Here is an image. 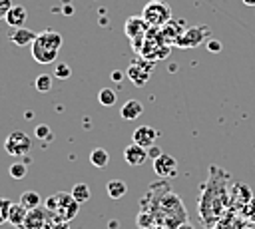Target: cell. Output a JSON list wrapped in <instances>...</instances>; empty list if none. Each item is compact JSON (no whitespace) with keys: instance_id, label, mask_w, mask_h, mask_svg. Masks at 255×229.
Segmentation results:
<instances>
[{"instance_id":"cell-1","label":"cell","mask_w":255,"mask_h":229,"mask_svg":"<svg viewBox=\"0 0 255 229\" xmlns=\"http://www.w3.org/2000/svg\"><path fill=\"white\" fill-rule=\"evenodd\" d=\"M229 173L219 165H209L207 181L201 185L197 213L205 227H213L229 211Z\"/></svg>"},{"instance_id":"cell-2","label":"cell","mask_w":255,"mask_h":229,"mask_svg":"<svg viewBox=\"0 0 255 229\" xmlns=\"http://www.w3.org/2000/svg\"><path fill=\"white\" fill-rule=\"evenodd\" d=\"M62 34L56 30H42L40 34H36V40L32 44V58L38 64H52L58 58V52L62 48Z\"/></svg>"},{"instance_id":"cell-3","label":"cell","mask_w":255,"mask_h":229,"mask_svg":"<svg viewBox=\"0 0 255 229\" xmlns=\"http://www.w3.org/2000/svg\"><path fill=\"white\" fill-rule=\"evenodd\" d=\"M44 205H46L48 211L54 213V217L58 221H70L80 211V203L72 197V193H66V191H58V193L50 195L44 201Z\"/></svg>"},{"instance_id":"cell-4","label":"cell","mask_w":255,"mask_h":229,"mask_svg":"<svg viewBox=\"0 0 255 229\" xmlns=\"http://www.w3.org/2000/svg\"><path fill=\"white\" fill-rule=\"evenodd\" d=\"M141 16L151 28H161L171 20V6L163 0H149L143 6Z\"/></svg>"},{"instance_id":"cell-5","label":"cell","mask_w":255,"mask_h":229,"mask_svg":"<svg viewBox=\"0 0 255 229\" xmlns=\"http://www.w3.org/2000/svg\"><path fill=\"white\" fill-rule=\"evenodd\" d=\"M58 219L52 211L46 209V205H40L36 209H30L20 229H52Z\"/></svg>"},{"instance_id":"cell-6","label":"cell","mask_w":255,"mask_h":229,"mask_svg":"<svg viewBox=\"0 0 255 229\" xmlns=\"http://www.w3.org/2000/svg\"><path fill=\"white\" fill-rule=\"evenodd\" d=\"M4 149L14 155V157H22V155H28L30 149H32V139L28 133L16 129L12 133H8V137L4 139Z\"/></svg>"},{"instance_id":"cell-7","label":"cell","mask_w":255,"mask_h":229,"mask_svg":"<svg viewBox=\"0 0 255 229\" xmlns=\"http://www.w3.org/2000/svg\"><path fill=\"white\" fill-rule=\"evenodd\" d=\"M251 199H253V191H251V187H249L247 183L235 181V183L229 187V211L239 213Z\"/></svg>"},{"instance_id":"cell-8","label":"cell","mask_w":255,"mask_h":229,"mask_svg":"<svg viewBox=\"0 0 255 229\" xmlns=\"http://www.w3.org/2000/svg\"><path fill=\"white\" fill-rule=\"evenodd\" d=\"M153 66H155V62H151V60L147 62L145 58H137V60H133V62L129 64L126 76H128L135 86H145V82L149 80V74H151Z\"/></svg>"},{"instance_id":"cell-9","label":"cell","mask_w":255,"mask_h":229,"mask_svg":"<svg viewBox=\"0 0 255 229\" xmlns=\"http://www.w3.org/2000/svg\"><path fill=\"white\" fill-rule=\"evenodd\" d=\"M207 36H209L207 26H189V28L183 30V34L179 36L175 46H179V48H195L201 42H207L209 40Z\"/></svg>"},{"instance_id":"cell-10","label":"cell","mask_w":255,"mask_h":229,"mask_svg":"<svg viewBox=\"0 0 255 229\" xmlns=\"http://www.w3.org/2000/svg\"><path fill=\"white\" fill-rule=\"evenodd\" d=\"M153 171L159 177H175L177 175V161L169 153H161L157 159H153Z\"/></svg>"},{"instance_id":"cell-11","label":"cell","mask_w":255,"mask_h":229,"mask_svg":"<svg viewBox=\"0 0 255 229\" xmlns=\"http://www.w3.org/2000/svg\"><path fill=\"white\" fill-rule=\"evenodd\" d=\"M151 30V26L143 20V16H131L126 20V26H124V32L129 40H135V38H141L145 36L147 32Z\"/></svg>"},{"instance_id":"cell-12","label":"cell","mask_w":255,"mask_h":229,"mask_svg":"<svg viewBox=\"0 0 255 229\" xmlns=\"http://www.w3.org/2000/svg\"><path fill=\"white\" fill-rule=\"evenodd\" d=\"M157 137H159V131L155 127H151V125H139V127H135V131L131 135L133 143H137V145H141L145 149L151 147Z\"/></svg>"},{"instance_id":"cell-13","label":"cell","mask_w":255,"mask_h":229,"mask_svg":"<svg viewBox=\"0 0 255 229\" xmlns=\"http://www.w3.org/2000/svg\"><path fill=\"white\" fill-rule=\"evenodd\" d=\"M147 149L145 147H141V145H137V143H129L126 149H124V159H126V163H129L131 167H139V165H143L145 161H147Z\"/></svg>"},{"instance_id":"cell-14","label":"cell","mask_w":255,"mask_h":229,"mask_svg":"<svg viewBox=\"0 0 255 229\" xmlns=\"http://www.w3.org/2000/svg\"><path fill=\"white\" fill-rule=\"evenodd\" d=\"M245 223H247V221H245L239 213H235V211H227V213L213 225V229H243Z\"/></svg>"},{"instance_id":"cell-15","label":"cell","mask_w":255,"mask_h":229,"mask_svg":"<svg viewBox=\"0 0 255 229\" xmlns=\"http://www.w3.org/2000/svg\"><path fill=\"white\" fill-rule=\"evenodd\" d=\"M10 40H12L14 46L24 48V46H32V44H34L36 34H34L32 30L24 28V26H22V28H12V32H10Z\"/></svg>"},{"instance_id":"cell-16","label":"cell","mask_w":255,"mask_h":229,"mask_svg":"<svg viewBox=\"0 0 255 229\" xmlns=\"http://www.w3.org/2000/svg\"><path fill=\"white\" fill-rule=\"evenodd\" d=\"M26 20H28V10L24 6H20V4L12 6L10 12L6 14V24L10 28H22L26 24Z\"/></svg>"},{"instance_id":"cell-17","label":"cell","mask_w":255,"mask_h":229,"mask_svg":"<svg viewBox=\"0 0 255 229\" xmlns=\"http://www.w3.org/2000/svg\"><path fill=\"white\" fill-rule=\"evenodd\" d=\"M141 112H143V106H141V102H137V100H128V102L120 108V115H122V119H126V121L137 119V117L141 115Z\"/></svg>"},{"instance_id":"cell-18","label":"cell","mask_w":255,"mask_h":229,"mask_svg":"<svg viewBox=\"0 0 255 229\" xmlns=\"http://www.w3.org/2000/svg\"><path fill=\"white\" fill-rule=\"evenodd\" d=\"M26 215H28V209H26L22 203H12L10 215H8V223L14 225L16 229H20L22 223H24V219H26Z\"/></svg>"},{"instance_id":"cell-19","label":"cell","mask_w":255,"mask_h":229,"mask_svg":"<svg viewBox=\"0 0 255 229\" xmlns=\"http://www.w3.org/2000/svg\"><path fill=\"white\" fill-rule=\"evenodd\" d=\"M106 191H108L110 199H122V197L128 193V185H126V181H122V179H112V181H108Z\"/></svg>"},{"instance_id":"cell-20","label":"cell","mask_w":255,"mask_h":229,"mask_svg":"<svg viewBox=\"0 0 255 229\" xmlns=\"http://www.w3.org/2000/svg\"><path fill=\"white\" fill-rule=\"evenodd\" d=\"M20 203L30 211V209H36V207H40V205H42V197H40V193H38V191L28 189V191H24V193L20 195Z\"/></svg>"},{"instance_id":"cell-21","label":"cell","mask_w":255,"mask_h":229,"mask_svg":"<svg viewBox=\"0 0 255 229\" xmlns=\"http://www.w3.org/2000/svg\"><path fill=\"white\" fill-rule=\"evenodd\" d=\"M110 161V153L104 149V147H94L90 151V163L94 167H106Z\"/></svg>"},{"instance_id":"cell-22","label":"cell","mask_w":255,"mask_h":229,"mask_svg":"<svg viewBox=\"0 0 255 229\" xmlns=\"http://www.w3.org/2000/svg\"><path fill=\"white\" fill-rule=\"evenodd\" d=\"M70 193H72V197H74L80 205H82V203H88L90 197H92V191H90V187H88L86 183H76Z\"/></svg>"},{"instance_id":"cell-23","label":"cell","mask_w":255,"mask_h":229,"mask_svg":"<svg viewBox=\"0 0 255 229\" xmlns=\"http://www.w3.org/2000/svg\"><path fill=\"white\" fill-rule=\"evenodd\" d=\"M52 82H54L52 74H38L36 80H34V86H36V90L40 94H46V92L52 90Z\"/></svg>"},{"instance_id":"cell-24","label":"cell","mask_w":255,"mask_h":229,"mask_svg":"<svg viewBox=\"0 0 255 229\" xmlns=\"http://www.w3.org/2000/svg\"><path fill=\"white\" fill-rule=\"evenodd\" d=\"M98 102H100L102 106L110 108V106H114V104L118 102V94H116L114 90H110V88H104V90H100V94H98Z\"/></svg>"},{"instance_id":"cell-25","label":"cell","mask_w":255,"mask_h":229,"mask_svg":"<svg viewBox=\"0 0 255 229\" xmlns=\"http://www.w3.org/2000/svg\"><path fill=\"white\" fill-rule=\"evenodd\" d=\"M54 78H58V80H68L70 76H72V68L68 66V64H62V62H58L56 66H54V74H52Z\"/></svg>"},{"instance_id":"cell-26","label":"cell","mask_w":255,"mask_h":229,"mask_svg":"<svg viewBox=\"0 0 255 229\" xmlns=\"http://www.w3.org/2000/svg\"><path fill=\"white\" fill-rule=\"evenodd\" d=\"M8 173H10L12 179H22V177H26V165L20 163V161H16V163H12L8 167Z\"/></svg>"},{"instance_id":"cell-27","label":"cell","mask_w":255,"mask_h":229,"mask_svg":"<svg viewBox=\"0 0 255 229\" xmlns=\"http://www.w3.org/2000/svg\"><path fill=\"white\" fill-rule=\"evenodd\" d=\"M239 215L245 219V221H251V223H255V197L239 211Z\"/></svg>"},{"instance_id":"cell-28","label":"cell","mask_w":255,"mask_h":229,"mask_svg":"<svg viewBox=\"0 0 255 229\" xmlns=\"http://www.w3.org/2000/svg\"><path fill=\"white\" fill-rule=\"evenodd\" d=\"M10 207H12V201H10V199H6V197H0V225L8 223Z\"/></svg>"},{"instance_id":"cell-29","label":"cell","mask_w":255,"mask_h":229,"mask_svg":"<svg viewBox=\"0 0 255 229\" xmlns=\"http://www.w3.org/2000/svg\"><path fill=\"white\" fill-rule=\"evenodd\" d=\"M36 137L38 139H44V141H52L54 139V133H52V129L46 125V123H40V125H36Z\"/></svg>"},{"instance_id":"cell-30","label":"cell","mask_w":255,"mask_h":229,"mask_svg":"<svg viewBox=\"0 0 255 229\" xmlns=\"http://www.w3.org/2000/svg\"><path fill=\"white\" fill-rule=\"evenodd\" d=\"M12 6H14L12 0H0V20H6V14L10 12Z\"/></svg>"},{"instance_id":"cell-31","label":"cell","mask_w":255,"mask_h":229,"mask_svg":"<svg viewBox=\"0 0 255 229\" xmlns=\"http://www.w3.org/2000/svg\"><path fill=\"white\" fill-rule=\"evenodd\" d=\"M205 46H207L209 52H219V50H221V42H219V40H213V38H209V40L205 42Z\"/></svg>"},{"instance_id":"cell-32","label":"cell","mask_w":255,"mask_h":229,"mask_svg":"<svg viewBox=\"0 0 255 229\" xmlns=\"http://www.w3.org/2000/svg\"><path fill=\"white\" fill-rule=\"evenodd\" d=\"M161 153H163V151H161V149H159L155 143H153L151 147H147V155H149V159H157Z\"/></svg>"},{"instance_id":"cell-33","label":"cell","mask_w":255,"mask_h":229,"mask_svg":"<svg viewBox=\"0 0 255 229\" xmlns=\"http://www.w3.org/2000/svg\"><path fill=\"white\" fill-rule=\"evenodd\" d=\"M52 229H70V225H68V221H56Z\"/></svg>"},{"instance_id":"cell-34","label":"cell","mask_w":255,"mask_h":229,"mask_svg":"<svg viewBox=\"0 0 255 229\" xmlns=\"http://www.w3.org/2000/svg\"><path fill=\"white\" fill-rule=\"evenodd\" d=\"M122 78H124V74H122V72H118V70H114V72H112V80H114V82H120Z\"/></svg>"},{"instance_id":"cell-35","label":"cell","mask_w":255,"mask_h":229,"mask_svg":"<svg viewBox=\"0 0 255 229\" xmlns=\"http://www.w3.org/2000/svg\"><path fill=\"white\" fill-rule=\"evenodd\" d=\"M245 6H255V0H241Z\"/></svg>"},{"instance_id":"cell-36","label":"cell","mask_w":255,"mask_h":229,"mask_svg":"<svg viewBox=\"0 0 255 229\" xmlns=\"http://www.w3.org/2000/svg\"><path fill=\"white\" fill-rule=\"evenodd\" d=\"M147 229H163V227H159V225H153V227H147Z\"/></svg>"},{"instance_id":"cell-37","label":"cell","mask_w":255,"mask_h":229,"mask_svg":"<svg viewBox=\"0 0 255 229\" xmlns=\"http://www.w3.org/2000/svg\"><path fill=\"white\" fill-rule=\"evenodd\" d=\"M205 229H213V227H205Z\"/></svg>"}]
</instances>
